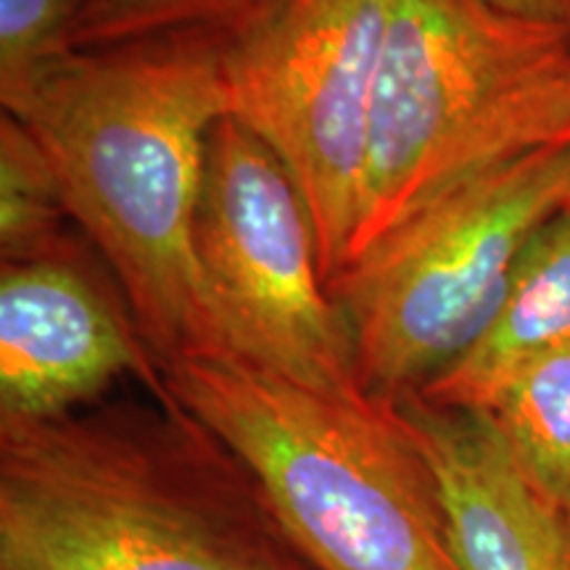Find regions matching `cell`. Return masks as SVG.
<instances>
[{
    "instance_id": "obj_2",
    "label": "cell",
    "mask_w": 570,
    "mask_h": 570,
    "mask_svg": "<svg viewBox=\"0 0 570 570\" xmlns=\"http://www.w3.org/2000/svg\"><path fill=\"white\" fill-rule=\"evenodd\" d=\"M0 570H317L173 396L0 420Z\"/></svg>"
},
{
    "instance_id": "obj_6",
    "label": "cell",
    "mask_w": 570,
    "mask_h": 570,
    "mask_svg": "<svg viewBox=\"0 0 570 570\" xmlns=\"http://www.w3.org/2000/svg\"><path fill=\"white\" fill-rule=\"evenodd\" d=\"M394 3L269 0L223 32L227 117L294 177L327 283L344 273L352 252Z\"/></svg>"
},
{
    "instance_id": "obj_1",
    "label": "cell",
    "mask_w": 570,
    "mask_h": 570,
    "mask_svg": "<svg viewBox=\"0 0 570 570\" xmlns=\"http://www.w3.org/2000/svg\"><path fill=\"white\" fill-rule=\"evenodd\" d=\"M219 53L223 30L75 51L0 101L46 148L161 370L227 356L194 244L206 142L227 117Z\"/></svg>"
},
{
    "instance_id": "obj_15",
    "label": "cell",
    "mask_w": 570,
    "mask_h": 570,
    "mask_svg": "<svg viewBox=\"0 0 570 570\" xmlns=\"http://www.w3.org/2000/svg\"><path fill=\"white\" fill-rule=\"evenodd\" d=\"M512 17L537 21L570 35V0H491Z\"/></svg>"
},
{
    "instance_id": "obj_8",
    "label": "cell",
    "mask_w": 570,
    "mask_h": 570,
    "mask_svg": "<svg viewBox=\"0 0 570 570\" xmlns=\"http://www.w3.org/2000/svg\"><path fill=\"white\" fill-rule=\"evenodd\" d=\"M122 377L173 396L119 291L80 256L0 265V420L71 415Z\"/></svg>"
},
{
    "instance_id": "obj_10",
    "label": "cell",
    "mask_w": 570,
    "mask_h": 570,
    "mask_svg": "<svg viewBox=\"0 0 570 570\" xmlns=\"http://www.w3.org/2000/svg\"><path fill=\"white\" fill-rule=\"evenodd\" d=\"M562 344H570V209L539 227L487 333L417 399L436 407L483 410L523 362Z\"/></svg>"
},
{
    "instance_id": "obj_5",
    "label": "cell",
    "mask_w": 570,
    "mask_h": 570,
    "mask_svg": "<svg viewBox=\"0 0 570 570\" xmlns=\"http://www.w3.org/2000/svg\"><path fill=\"white\" fill-rule=\"evenodd\" d=\"M570 209V146L489 169L402 219L327 283L352 333L362 391L420 396L475 346L520 254Z\"/></svg>"
},
{
    "instance_id": "obj_9",
    "label": "cell",
    "mask_w": 570,
    "mask_h": 570,
    "mask_svg": "<svg viewBox=\"0 0 570 570\" xmlns=\"http://www.w3.org/2000/svg\"><path fill=\"white\" fill-rule=\"evenodd\" d=\"M439 479L462 570H570V515L515 465L481 410L396 404Z\"/></svg>"
},
{
    "instance_id": "obj_7",
    "label": "cell",
    "mask_w": 570,
    "mask_h": 570,
    "mask_svg": "<svg viewBox=\"0 0 570 570\" xmlns=\"http://www.w3.org/2000/svg\"><path fill=\"white\" fill-rule=\"evenodd\" d=\"M194 244L227 356L323 394L367 399L304 196L233 117L206 142Z\"/></svg>"
},
{
    "instance_id": "obj_12",
    "label": "cell",
    "mask_w": 570,
    "mask_h": 570,
    "mask_svg": "<svg viewBox=\"0 0 570 570\" xmlns=\"http://www.w3.org/2000/svg\"><path fill=\"white\" fill-rule=\"evenodd\" d=\"M75 225L59 175L40 140L3 111L0 117V265L77 259Z\"/></svg>"
},
{
    "instance_id": "obj_4",
    "label": "cell",
    "mask_w": 570,
    "mask_h": 570,
    "mask_svg": "<svg viewBox=\"0 0 570 570\" xmlns=\"http://www.w3.org/2000/svg\"><path fill=\"white\" fill-rule=\"evenodd\" d=\"M554 146H570V35L491 0H396L346 267L458 185Z\"/></svg>"
},
{
    "instance_id": "obj_3",
    "label": "cell",
    "mask_w": 570,
    "mask_h": 570,
    "mask_svg": "<svg viewBox=\"0 0 570 570\" xmlns=\"http://www.w3.org/2000/svg\"><path fill=\"white\" fill-rule=\"evenodd\" d=\"M161 375L252 470L317 570H462L439 479L399 407L323 394L235 356H185Z\"/></svg>"
},
{
    "instance_id": "obj_13",
    "label": "cell",
    "mask_w": 570,
    "mask_h": 570,
    "mask_svg": "<svg viewBox=\"0 0 570 570\" xmlns=\"http://www.w3.org/2000/svg\"><path fill=\"white\" fill-rule=\"evenodd\" d=\"M267 3L269 0H85L71 48L96 51L175 32H225Z\"/></svg>"
},
{
    "instance_id": "obj_14",
    "label": "cell",
    "mask_w": 570,
    "mask_h": 570,
    "mask_svg": "<svg viewBox=\"0 0 570 570\" xmlns=\"http://www.w3.org/2000/svg\"><path fill=\"white\" fill-rule=\"evenodd\" d=\"M85 0H0V101L75 53Z\"/></svg>"
},
{
    "instance_id": "obj_11",
    "label": "cell",
    "mask_w": 570,
    "mask_h": 570,
    "mask_svg": "<svg viewBox=\"0 0 570 570\" xmlns=\"http://www.w3.org/2000/svg\"><path fill=\"white\" fill-rule=\"evenodd\" d=\"M481 412L525 479L570 515V344L523 362Z\"/></svg>"
}]
</instances>
